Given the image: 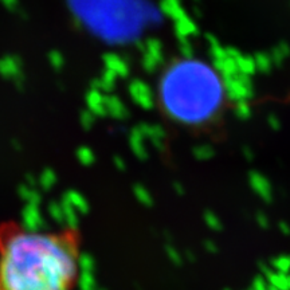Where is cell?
<instances>
[{"mask_svg": "<svg viewBox=\"0 0 290 290\" xmlns=\"http://www.w3.org/2000/svg\"><path fill=\"white\" fill-rule=\"evenodd\" d=\"M79 262L81 237L75 230L0 227V290H74Z\"/></svg>", "mask_w": 290, "mask_h": 290, "instance_id": "cell-1", "label": "cell"}, {"mask_svg": "<svg viewBox=\"0 0 290 290\" xmlns=\"http://www.w3.org/2000/svg\"><path fill=\"white\" fill-rule=\"evenodd\" d=\"M229 100L226 79L211 62L185 55L164 67L157 83V101L172 123L201 128L221 115Z\"/></svg>", "mask_w": 290, "mask_h": 290, "instance_id": "cell-2", "label": "cell"}, {"mask_svg": "<svg viewBox=\"0 0 290 290\" xmlns=\"http://www.w3.org/2000/svg\"><path fill=\"white\" fill-rule=\"evenodd\" d=\"M85 25L108 41H133L160 21L147 0H70Z\"/></svg>", "mask_w": 290, "mask_h": 290, "instance_id": "cell-3", "label": "cell"}]
</instances>
